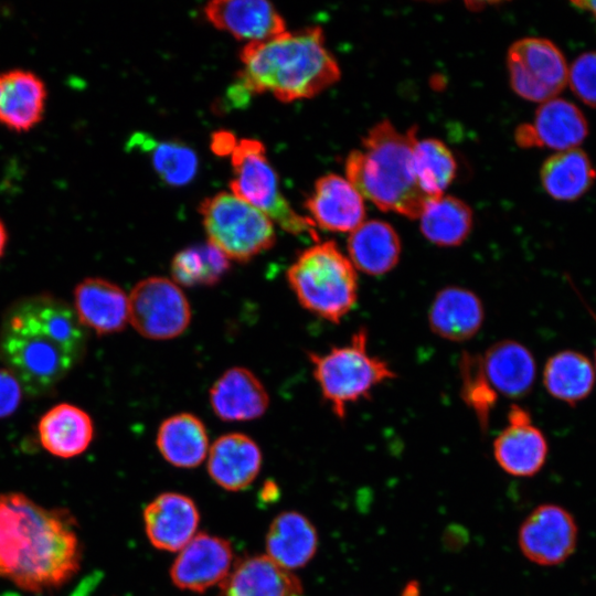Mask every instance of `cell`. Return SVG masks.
Masks as SVG:
<instances>
[{
	"label": "cell",
	"instance_id": "cell-1",
	"mask_svg": "<svg viewBox=\"0 0 596 596\" xmlns=\"http://www.w3.org/2000/svg\"><path fill=\"white\" fill-rule=\"evenodd\" d=\"M76 520L20 492L0 494V577L21 589H57L79 571Z\"/></svg>",
	"mask_w": 596,
	"mask_h": 596
},
{
	"label": "cell",
	"instance_id": "cell-2",
	"mask_svg": "<svg viewBox=\"0 0 596 596\" xmlns=\"http://www.w3.org/2000/svg\"><path fill=\"white\" fill-rule=\"evenodd\" d=\"M85 327L66 302L34 296L14 304L0 330V356L29 394L52 390L81 360Z\"/></svg>",
	"mask_w": 596,
	"mask_h": 596
},
{
	"label": "cell",
	"instance_id": "cell-3",
	"mask_svg": "<svg viewBox=\"0 0 596 596\" xmlns=\"http://www.w3.org/2000/svg\"><path fill=\"white\" fill-rule=\"evenodd\" d=\"M240 58L238 87L248 94L270 93L283 103L311 98L341 76L317 25L249 42Z\"/></svg>",
	"mask_w": 596,
	"mask_h": 596
},
{
	"label": "cell",
	"instance_id": "cell-4",
	"mask_svg": "<svg viewBox=\"0 0 596 596\" xmlns=\"http://www.w3.org/2000/svg\"><path fill=\"white\" fill-rule=\"evenodd\" d=\"M417 128L400 131L387 119L362 137L361 148L344 162L347 179L363 199L377 209L408 219H418L430 200L415 170L414 145Z\"/></svg>",
	"mask_w": 596,
	"mask_h": 596
},
{
	"label": "cell",
	"instance_id": "cell-5",
	"mask_svg": "<svg viewBox=\"0 0 596 596\" xmlns=\"http://www.w3.org/2000/svg\"><path fill=\"white\" fill-rule=\"evenodd\" d=\"M286 279L302 308L332 323H339L358 301V270L332 241L304 249L288 267Z\"/></svg>",
	"mask_w": 596,
	"mask_h": 596
},
{
	"label": "cell",
	"instance_id": "cell-6",
	"mask_svg": "<svg viewBox=\"0 0 596 596\" xmlns=\"http://www.w3.org/2000/svg\"><path fill=\"white\" fill-rule=\"evenodd\" d=\"M368 342L366 329L360 328L348 343L308 354L321 395L340 419L350 405L369 398L375 389L396 377L387 361L370 352Z\"/></svg>",
	"mask_w": 596,
	"mask_h": 596
},
{
	"label": "cell",
	"instance_id": "cell-7",
	"mask_svg": "<svg viewBox=\"0 0 596 596\" xmlns=\"http://www.w3.org/2000/svg\"><path fill=\"white\" fill-rule=\"evenodd\" d=\"M231 163L234 174L230 182L232 193L258 209L289 234H307L317 240L315 223L310 217L298 214L280 191L278 175L263 142L251 138L237 140L231 152Z\"/></svg>",
	"mask_w": 596,
	"mask_h": 596
},
{
	"label": "cell",
	"instance_id": "cell-8",
	"mask_svg": "<svg viewBox=\"0 0 596 596\" xmlns=\"http://www.w3.org/2000/svg\"><path fill=\"white\" fill-rule=\"evenodd\" d=\"M199 213L207 242L230 260L249 262L276 242L270 219L232 192L222 191L204 199Z\"/></svg>",
	"mask_w": 596,
	"mask_h": 596
},
{
	"label": "cell",
	"instance_id": "cell-9",
	"mask_svg": "<svg viewBox=\"0 0 596 596\" xmlns=\"http://www.w3.org/2000/svg\"><path fill=\"white\" fill-rule=\"evenodd\" d=\"M507 68L513 92L531 102L555 98L568 77L562 51L544 38H523L513 42L508 50Z\"/></svg>",
	"mask_w": 596,
	"mask_h": 596
},
{
	"label": "cell",
	"instance_id": "cell-10",
	"mask_svg": "<svg viewBox=\"0 0 596 596\" xmlns=\"http://www.w3.org/2000/svg\"><path fill=\"white\" fill-rule=\"evenodd\" d=\"M129 298V321L139 334L169 340L182 334L191 321V307L173 280L152 276L137 283Z\"/></svg>",
	"mask_w": 596,
	"mask_h": 596
},
{
	"label": "cell",
	"instance_id": "cell-11",
	"mask_svg": "<svg viewBox=\"0 0 596 596\" xmlns=\"http://www.w3.org/2000/svg\"><path fill=\"white\" fill-rule=\"evenodd\" d=\"M578 529L572 514L556 504L536 507L519 530V546L531 562L552 566L574 552Z\"/></svg>",
	"mask_w": 596,
	"mask_h": 596
},
{
	"label": "cell",
	"instance_id": "cell-12",
	"mask_svg": "<svg viewBox=\"0 0 596 596\" xmlns=\"http://www.w3.org/2000/svg\"><path fill=\"white\" fill-rule=\"evenodd\" d=\"M234 566L231 543L205 532L195 534L179 552L170 568L175 587L203 593L220 585Z\"/></svg>",
	"mask_w": 596,
	"mask_h": 596
},
{
	"label": "cell",
	"instance_id": "cell-13",
	"mask_svg": "<svg viewBox=\"0 0 596 596\" xmlns=\"http://www.w3.org/2000/svg\"><path fill=\"white\" fill-rule=\"evenodd\" d=\"M587 134V120L581 109L568 100L555 97L538 107L532 123L517 127L514 140L521 148L565 151L576 148Z\"/></svg>",
	"mask_w": 596,
	"mask_h": 596
},
{
	"label": "cell",
	"instance_id": "cell-14",
	"mask_svg": "<svg viewBox=\"0 0 596 596\" xmlns=\"http://www.w3.org/2000/svg\"><path fill=\"white\" fill-rule=\"evenodd\" d=\"M507 415V426L493 441L494 459L509 475L531 477L545 464L546 438L523 407L512 404Z\"/></svg>",
	"mask_w": 596,
	"mask_h": 596
},
{
	"label": "cell",
	"instance_id": "cell-15",
	"mask_svg": "<svg viewBox=\"0 0 596 596\" xmlns=\"http://www.w3.org/2000/svg\"><path fill=\"white\" fill-rule=\"evenodd\" d=\"M310 220L321 230L351 233L365 220L364 199L347 178L320 177L305 202Z\"/></svg>",
	"mask_w": 596,
	"mask_h": 596
},
{
	"label": "cell",
	"instance_id": "cell-16",
	"mask_svg": "<svg viewBox=\"0 0 596 596\" xmlns=\"http://www.w3.org/2000/svg\"><path fill=\"white\" fill-rule=\"evenodd\" d=\"M199 522L194 501L178 492L160 493L143 510L147 538L162 551L179 552L196 534Z\"/></svg>",
	"mask_w": 596,
	"mask_h": 596
},
{
	"label": "cell",
	"instance_id": "cell-17",
	"mask_svg": "<svg viewBox=\"0 0 596 596\" xmlns=\"http://www.w3.org/2000/svg\"><path fill=\"white\" fill-rule=\"evenodd\" d=\"M203 11L216 29L247 43L265 41L286 31L283 17L268 1L216 0L206 3Z\"/></svg>",
	"mask_w": 596,
	"mask_h": 596
},
{
	"label": "cell",
	"instance_id": "cell-18",
	"mask_svg": "<svg viewBox=\"0 0 596 596\" xmlns=\"http://www.w3.org/2000/svg\"><path fill=\"white\" fill-rule=\"evenodd\" d=\"M427 320L437 337L451 342H465L482 328L485 307L472 290L461 286H446L434 296Z\"/></svg>",
	"mask_w": 596,
	"mask_h": 596
},
{
	"label": "cell",
	"instance_id": "cell-19",
	"mask_svg": "<svg viewBox=\"0 0 596 596\" xmlns=\"http://www.w3.org/2000/svg\"><path fill=\"white\" fill-rule=\"evenodd\" d=\"M214 414L225 422L258 418L269 406V395L260 380L248 369L234 366L226 370L209 392Z\"/></svg>",
	"mask_w": 596,
	"mask_h": 596
},
{
	"label": "cell",
	"instance_id": "cell-20",
	"mask_svg": "<svg viewBox=\"0 0 596 596\" xmlns=\"http://www.w3.org/2000/svg\"><path fill=\"white\" fill-rule=\"evenodd\" d=\"M480 361L499 398H521L532 390L536 364L531 351L522 343L510 339L492 343L480 353Z\"/></svg>",
	"mask_w": 596,
	"mask_h": 596
},
{
	"label": "cell",
	"instance_id": "cell-21",
	"mask_svg": "<svg viewBox=\"0 0 596 596\" xmlns=\"http://www.w3.org/2000/svg\"><path fill=\"white\" fill-rule=\"evenodd\" d=\"M206 459L209 475L216 485L228 491H241L258 476L263 456L251 437L230 433L214 440Z\"/></svg>",
	"mask_w": 596,
	"mask_h": 596
},
{
	"label": "cell",
	"instance_id": "cell-22",
	"mask_svg": "<svg viewBox=\"0 0 596 596\" xmlns=\"http://www.w3.org/2000/svg\"><path fill=\"white\" fill-rule=\"evenodd\" d=\"M220 596H302L300 579L266 555L236 562L219 585Z\"/></svg>",
	"mask_w": 596,
	"mask_h": 596
},
{
	"label": "cell",
	"instance_id": "cell-23",
	"mask_svg": "<svg viewBox=\"0 0 596 596\" xmlns=\"http://www.w3.org/2000/svg\"><path fill=\"white\" fill-rule=\"evenodd\" d=\"M74 311L79 322L98 334L121 331L129 321V298L103 278H86L74 291Z\"/></svg>",
	"mask_w": 596,
	"mask_h": 596
},
{
	"label": "cell",
	"instance_id": "cell-24",
	"mask_svg": "<svg viewBox=\"0 0 596 596\" xmlns=\"http://www.w3.org/2000/svg\"><path fill=\"white\" fill-rule=\"evenodd\" d=\"M47 92L33 72L10 70L0 74V124L13 131H28L45 110Z\"/></svg>",
	"mask_w": 596,
	"mask_h": 596
},
{
	"label": "cell",
	"instance_id": "cell-25",
	"mask_svg": "<svg viewBox=\"0 0 596 596\" xmlns=\"http://www.w3.org/2000/svg\"><path fill=\"white\" fill-rule=\"evenodd\" d=\"M347 249V256L358 273L382 276L398 264L402 243L391 224L369 220L349 234Z\"/></svg>",
	"mask_w": 596,
	"mask_h": 596
},
{
	"label": "cell",
	"instance_id": "cell-26",
	"mask_svg": "<svg viewBox=\"0 0 596 596\" xmlns=\"http://www.w3.org/2000/svg\"><path fill=\"white\" fill-rule=\"evenodd\" d=\"M265 546L267 557L291 572L304 567L315 556L318 534L311 521L304 514L285 511L272 521Z\"/></svg>",
	"mask_w": 596,
	"mask_h": 596
},
{
	"label": "cell",
	"instance_id": "cell-27",
	"mask_svg": "<svg viewBox=\"0 0 596 596\" xmlns=\"http://www.w3.org/2000/svg\"><path fill=\"white\" fill-rule=\"evenodd\" d=\"M42 446L60 458H72L84 453L94 436L91 416L71 404H58L39 422Z\"/></svg>",
	"mask_w": 596,
	"mask_h": 596
},
{
	"label": "cell",
	"instance_id": "cell-28",
	"mask_svg": "<svg viewBox=\"0 0 596 596\" xmlns=\"http://www.w3.org/2000/svg\"><path fill=\"white\" fill-rule=\"evenodd\" d=\"M156 444L161 456L178 468L198 467L210 449L203 422L190 413L166 418L158 428Z\"/></svg>",
	"mask_w": 596,
	"mask_h": 596
},
{
	"label": "cell",
	"instance_id": "cell-29",
	"mask_svg": "<svg viewBox=\"0 0 596 596\" xmlns=\"http://www.w3.org/2000/svg\"><path fill=\"white\" fill-rule=\"evenodd\" d=\"M540 179L553 199L574 201L590 189L596 170L585 151L573 148L549 157L541 167Z\"/></svg>",
	"mask_w": 596,
	"mask_h": 596
},
{
	"label": "cell",
	"instance_id": "cell-30",
	"mask_svg": "<svg viewBox=\"0 0 596 596\" xmlns=\"http://www.w3.org/2000/svg\"><path fill=\"white\" fill-rule=\"evenodd\" d=\"M543 384L547 393L570 405L586 398L595 384V370L584 354L564 350L546 361Z\"/></svg>",
	"mask_w": 596,
	"mask_h": 596
},
{
	"label": "cell",
	"instance_id": "cell-31",
	"mask_svg": "<svg viewBox=\"0 0 596 596\" xmlns=\"http://www.w3.org/2000/svg\"><path fill=\"white\" fill-rule=\"evenodd\" d=\"M418 220L424 237L439 247L461 245L473 222L470 206L453 195H441L428 202Z\"/></svg>",
	"mask_w": 596,
	"mask_h": 596
},
{
	"label": "cell",
	"instance_id": "cell-32",
	"mask_svg": "<svg viewBox=\"0 0 596 596\" xmlns=\"http://www.w3.org/2000/svg\"><path fill=\"white\" fill-rule=\"evenodd\" d=\"M230 267V259L207 242L179 251L170 269L173 281L179 286L211 287L222 280Z\"/></svg>",
	"mask_w": 596,
	"mask_h": 596
},
{
	"label": "cell",
	"instance_id": "cell-33",
	"mask_svg": "<svg viewBox=\"0 0 596 596\" xmlns=\"http://www.w3.org/2000/svg\"><path fill=\"white\" fill-rule=\"evenodd\" d=\"M414 163L418 182L430 200L444 195L456 177L457 163L450 149L436 138H417Z\"/></svg>",
	"mask_w": 596,
	"mask_h": 596
},
{
	"label": "cell",
	"instance_id": "cell-34",
	"mask_svg": "<svg viewBox=\"0 0 596 596\" xmlns=\"http://www.w3.org/2000/svg\"><path fill=\"white\" fill-rule=\"evenodd\" d=\"M458 371L461 400L476 416L480 428L486 430L499 396L483 373L480 353L464 352L458 361Z\"/></svg>",
	"mask_w": 596,
	"mask_h": 596
},
{
	"label": "cell",
	"instance_id": "cell-35",
	"mask_svg": "<svg viewBox=\"0 0 596 596\" xmlns=\"http://www.w3.org/2000/svg\"><path fill=\"white\" fill-rule=\"evenodd\" d=\"M143 150L151 156L157 174L167 184L179 187L190 183L198 171V157L193 149L180 141H156L142 138Z\"/></svg>",
	"mask_w": 596,
	"mask_h": 596
},
{
	"label": "cell",
	"instance_id": "cell-36",
	"mask_svg": "<svg viewBox=\"0 0 596 596\" xmlns=\"http://www.w3.org/2000/svg\"><path fill=\"white\" fill-rule=\"evenodd\" d=\"M567 82L584 104L596 107V52L581 54L568 68Z\"/></svg>",
	"mask_w": 596,
	"mask_h": 596
},
{
	"label": "cell",
	"instance_id": "cell-37",
	"mask_svg": "<svg viewBox=\"0 0 596 596\" xmlns=\"http://www.w3.org/2000/svg\"><path fill=\"white\" fill-rule=\"evenodd\" d=\"M22 385L17 376L7 370H0V417L11 415L20 404Z\"/></svg>",
	"mask_w": 596,
	"mask_h": 596
},
{
	"label": "cell",
	"instance_id": "cell-38",
	"mask_svg": "<svg viewBox=\"0 0 596 596\" xmlns=\"http://www.w3.org/2000/svg\"><path fill=\"white\" fill-rule=\"evenodd\" d=\"M236 140L230 132H217L213 136L212 148L219 155L231 153Z\"/></svg>",
	"mask_w": 596,
	"mask_h": 596
},
{
	"label": "cell",
	"instance_id": "cell-39",
	"mask_svg": "<svg viewBox=\"0 0 596 596\" xmlns=\"http://www.w3.org/2000/svg\"><path fill=\"white\" fill-rule=\"evenodd\" d=\"M278 497V488L274 481H267L262 491H260V498L263 501H274L275 498Z\"/></svg>",
	"mask_w": 596,
	"mask_h": 596
},
{
	"label": "cell",
	"instance_id": "cell-40",
	"mask_svg": "<svg viewBox=\"0 0 596 596\" xmlns=\"http://www.w3.org/2000/svg\"><path fill=\"white\" fill-rule=\"evenodd\" d=\"M572 4L590 12L596 18V1H573Z\"/></svg>",
	"mask_w": 596,
	"mask_h": 596
},
{
	"label": "cell",
	"instance_id": "cell-41",
	"mask_svg": "<svg viewBox=\"0 0 596 596\" xmlns=\"http://www.w3.org/2000/svg\"><path fill=\"white\" fill-rule=\"evenodd\" d=\"M7 238L8 236H7L6 227L2 221L0 220V256L3 254L4 247L7 244Z\"/></svg>",
	"mask_w": 596,
	"mask_h": 596
},
{
	"label": "cell",
	"instance_id": "cell-42",
	"mask_svg": "<svg viewBox=\"0 0 596 596\" xmlns=\"http://www.w3.org/2000/svg\"><path fill=\"white\" fill-rule=\"evenodd\" d=\"M595 366H596V351H595Z\"/></svg>",
	"mask_w": 596,
	"mask_h": 596
},
{
	"label": "cell",
	"instance_id": "cell-43",
	"mask_svg": "<svg viewBox=\"0 0 596 596\" xmlns=\"http://www.w3.org/2000/svg\"><path fill=\"white\" fill-rule=\"evenodd\" d=\"M304 596V595H302Z\"/></svg>",
	"mask_w": 596,
	"mask_h": 596
}]
</instances>
